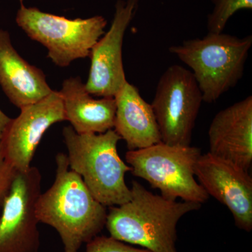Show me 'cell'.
Segmentation results:
<instances>
[{"label":"cell","mask_w":252,"mask_h":252,"mask_svg":"<svg viewBox=\"0 0 252 252\" xmlns=\"http://www.w3.org/2000/svg\"><path fill=\"white\" fill-rule=\"evenodd\" d=\"M56 162L54 184L39 195L36 215L39 222L59 233L63 252H78L103 229L107 209L94 198L80 176L69 168L66 154H58Z\"/></svg>","instance_id":"obj_1"},{"label":"cell","mask_w":252,"mask_h":252,"mask_svg":"<svg viewBox=\"0 0 252 252\" xmlns=\"http://www.w3.org/2000/svg\"><path fill=\"white\" fill-rule=\"evenodd\" d=\"M128 201L112 207L105 226L110 236L138 245L152 252H179L178 222L189 212L201 207L191 202H177L149 191L133 181Z\"/></svg>","instance_id":"obj_2"},{"label":"cell","mask_w":252,"mask_h":252,"mask_svg":"<svg viewBox=\"0 0 252 252\" xmlns=\"http://www.w3.org/2000/svg\"><path fill=\"white\" fill-rule=\"evenodd\" d=\"M63 135L69 168L80 176L99 203L113 207L130 200L131 190L125 176L131 167L118 154L122 138L114 129L100 134H78L66 126Z\"/></svg>","instance_id":"obj_3"},{"label":"cell","mask_w":252,"mask_h":252,"mask_svg":"<svg viewBox=\"0 0 252 252\" xmlns=\"http://www.w3.org/2000/svg\"><path fill=\"white\" fill-rule=\"evenodd\" d=\"M252 45V35L208 32L172 46L169 51L191 69L203 102L212 103L242 79Z\"/></svg>","instance_id":"obj_4"},{"label":"cell","mask_w":252,"mask_h":252,"mask_svg":"<svg viewBox=\"0 0 252 252\" xmlns=\"http://www.w3.org/2000/svg\"><path fill=\"white\" fill-rule=\"evenodd\" d=\"M201 151L191 146L170 145L160 142L146 148L128 151L126 160L131 172L159 189L169 200L203 204L209 198L197 182L195 166Z\"/></svg>","instance_id":"obj_5"},{"label":"cell","mask_w":252,"mask_h":252,"mask_svg":"<svg viewBox=\"0 0 252 252\" xmlns=\"http://www.w3.org/2000/svg\"><path fill=\"white\" fill-rule=\"evenodd\" d=\"M16 21L31 39L45 46L48 57L61 67L89 57L107 24L102 16L69 19L23 4L18 10Z\"/></svg>","instance_id":"obj_6"},{"label":"cell","mask_w":252,"mask_h":252,"mask_svg":"<svg viewBox=\"0 0 252 252\" xmlns=\"http://www.w3.org/2000/svg\"><path fill=\"white\" fill-rule=\"evenodd\" d=\"M203 102L191 71L179 64L167 68L159 79L151 104L161 142L170 145H190Z\"/></svg>","instance_id":"obj_7"},{"label":"cell","mask_w":252,"mask_h":252,"mask_svg":"<svg viewBox=\"0 0 252 252\" xmlns=\"http://www.w3.org/2000/svg\"><path fill=\"white\" fill-rule=\"evenodd\" d=\"M37 167L16 171L0 217V252H38L40 246L36 203L41 194Z\"/></svg>","instance_id":"obj_8"},{"label":"cell","mask_w":252,"mask_h":252,"mask_svg":"<svg viewBox=\"0 0 252 252\" xmlns=\"http://www.w3.org/2000/svg\"><path fill=\"white\" fill-rule=\"evenodd\" d=\"M140 0H118L112 24L91 49L86 91L97 97H112L124 84L122 47L126 30L137 12Z\"/></svg>","instance_id":"obj_9"},{"label":"cell","mask_w":252,"mask_h":252,"mask_svg":"<svg viewBox=\"0 0 252 252\" xmlns=\"http://www.w3.org/2000/svg\"><path fill=\"white\" fill-rule=\"evenodd\" d=\"M63 121L65 116L59 91H53L45 98L21 108L0 141L6 161L16 171L27 170L43 135Z\"/></svg>","instance_id":"obj_10"},{"label":"cell","mask_w":252,"mask_h":252,"mask_svg":"<svg viewBox=\"0 0 252 252\" xmlns=\"http://www.w3.org/2000/svg\"><path fill=\"white\" fill-rule=\"evenodd\" d=\"M194 172L209 196L228 207L236 226L251 231L252 178L249 172L210 153L200 155Z\"/></svg>","instance_id":"obj_11"},{"label":"cell","mask_w":252,"mask_h":252,"mask_svg":"<svg viewBox=\"0 0 252 252\" xmlns=\"http://www.w3.org/2000/svg\"><path fill=\"white\" fill-rule=\"evenodd\" d=\"M208 153L249 172L252 164V96L220 111L208 130Z\"/></svg>","instance_id":"obj_12"},{"label":"cell","mask_w":252,"mask_h":252,"mask_svg":"<svg viewBox=\"0 0 252 252\" xmlns=\"http://www.w3.org/2000/svg\"><path fill=\"white\" fill-rule=\"evenodd\" d=\"M0 86L10 102L21 109L52 93L45 74L14 49L9 33L0 29Z\"/></svg>","instance_id":"obj_13"},{"label":"cell","mask_w":252,"mask_h":252,"mask_svg":"<svg viewBox=\"0 0 252 252\" xmlns=\"http://www.w3.org/2000/svg\"><path fill=\"white\" fill-rule=\"evenodd\" d=\"M59 93L65 121L77 133L100 134L114 129L117 108L114 97L94 98L79 77L65 79Z\"/></svg>","instance_id":"obj_14"},{"label":"cell","mask_w":252,"mask_h":252,"mask_svg":"<svg viewBox=\"0 0 252 252\" xmlns=\"http://www.w3.org/2000/svg\"><path fill=\"white\" fill-rule=\"evenodd\" d=\"M114 99V130L125 141L129 151L161 142L152 105L144 100L138 89L127 81Z\"/></svg>","instance_id":"obj_15"},{"label":"cell","mask_w":252,"mask_h":252,"mask_svg":"<svg viewBox=\"0 0 252 252\" xmlns=\"http://www.w3.org/2000/svg\"><path fill=\"white\" fill-rule=\"evenodd\" d=\"M214 8L207 18L209 32H223L230 18L243 9H252V0H213Z\"/></svg>","instance_id":"obj_16"},{"label":"cell","mask_w":252,"mask_h":252,"mask_svg":"<svg viewBox=\"0 0 252 252\" xmlns=\"http://www.w3.org/2000/svg\"><path fill=\"white\" fill-rule=\"evenodd\" d=\"M86 252H152L136 248L111 236H97L86 243Z\"/></svg>","instance_id":"obj_17"},{"label":"cell","mask_w":252,"mask_h":252,"mask_svg":"<svg viewBox=\"0 0 252 252\" xmlns=\"http://www.w3.org/2000/svg\"><path fill=\"white\" fill-rule=\"evenodd\" d=\"M16 170L9 165L5 159L0 146V207L9 193Z\"/></svg>","instance_id":"obj_18"},{"label":"cell","mask_w":252,"mask_h":252,"mask_svg":"<svg viewBox=\"0 0 252 252\" xmlns=\"http://www.w3.org/2000/svg\"><path fill=\"white\" fill-rule=\"evenodd\" d=\"M12 119L6 116L2 111L0 109V141L2 139L3 136Z\"/></svg>","instance_id":"obj_19"},{"label":"cell","mask_w":252,"mask_h":252,"mask_svg":"<svg viewBox=\"0 0 252 252\" xmlns=\"http://www.w3.org/2000/svg\"><path fill=\"white\" fill-rule=\"evenodd\" d=\"M18 1H20V3H21V4H23V1H24V0H18Z\"/></svg>","instance_id":"obj_20"}]
</instances>
